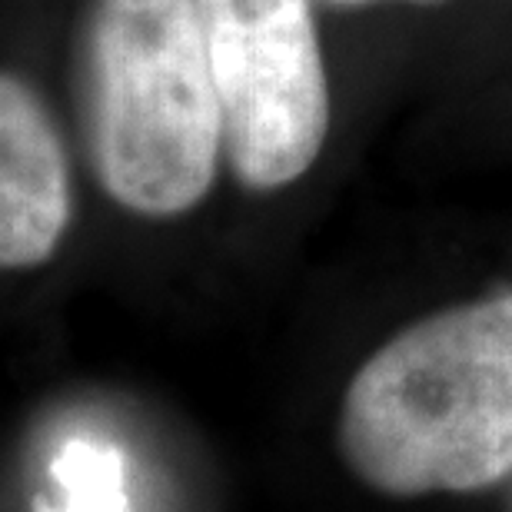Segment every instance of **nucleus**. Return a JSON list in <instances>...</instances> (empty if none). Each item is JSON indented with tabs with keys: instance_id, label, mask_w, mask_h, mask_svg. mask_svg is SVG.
<instances>
[{
	"instance_id": "6",
	"label": "nucleus",
	"mask_w": 512,
	"mask_h": 512,
	"mask_svg": "<svg viewBox=\"0 0 512 512\" xmlns=\"http://www.w3.org/2000/svg\"><path fill=\"white\" fill-rule=\"evenodd\" d=\"M333 4H366V0H333Z\"/></svg>"
},
{
	"instance_id": "1",
	"label": "nucleus",
	"mask_w": 512,
	"mask_h": 512,
	"mask_svg": "<svg viewBox=\"0 0 512 512\" xmlns=\"http://www.w3.org/2000/svg\"><path fill=\"white\" fill-rule=\"evenodd\" d=\"M343 463L383 496L479 493L512 473V293L433 313L343 393Z\"/></svg>"
},
{
	"instance_id": "5",
	"label": "nucleus",
	"mask_w": 512,
	"mask_h": 512,
	"mask_svg": "<svg viewBox=\"0 0 512 512\" xmlns=\"http://www.w3.org/2000/svg\"><path fill=\"white\" fill-rule=\"evenodd\" d=\"M64 509L57 512H127L124 456L100 439H70L50 463ZM50 512V509H44Z\"/></svg>"
},
{
	"instance_id": "3",
	"label": "nucleus",
	"mask_w": 512,
	"mask_h": 512,
	"mask_svg": "<svg viewBox=\"0 0 512 512\" xmlns=\"http://www.w3.org/2000/svg\"><path fill=\"white\" fill-rule=\"evenodd\" d=\"M223 114V150L250 190L303 177L330 130L310 0H197Z\"/></svg>"
},
{
	"instance_id": "4",
	"label": "nucleus",
	"mask_w": 512,
	"mask_h": 512,
	"mask_svg": "<svg viewBox=\"0 0 512 512\" xmlns=\"http://www.w3.org/2000/svg\"><path fill=\"white\" fill-rule=\"evenodd\" d=\"M70 223L64 150L47 110L14 74L0 80V263L40 266Z\"/></svg>"
},
{
	"instance_id": "2",
	"label": "nucleus",
	"mask_w": 512,
	"mask_h": 512,
	"mask_svg": "<svg viewBox=\"0 0 512 512\" xmlns=\"http://www.w3.org/2000/svg\"><path fill=\"white\" fill-rule=\"evenodd\" d=\"M87 140L104 190L140 217H177L207 197L223 114L197 0H97Z\"/></svg>"
}]
</instances>
